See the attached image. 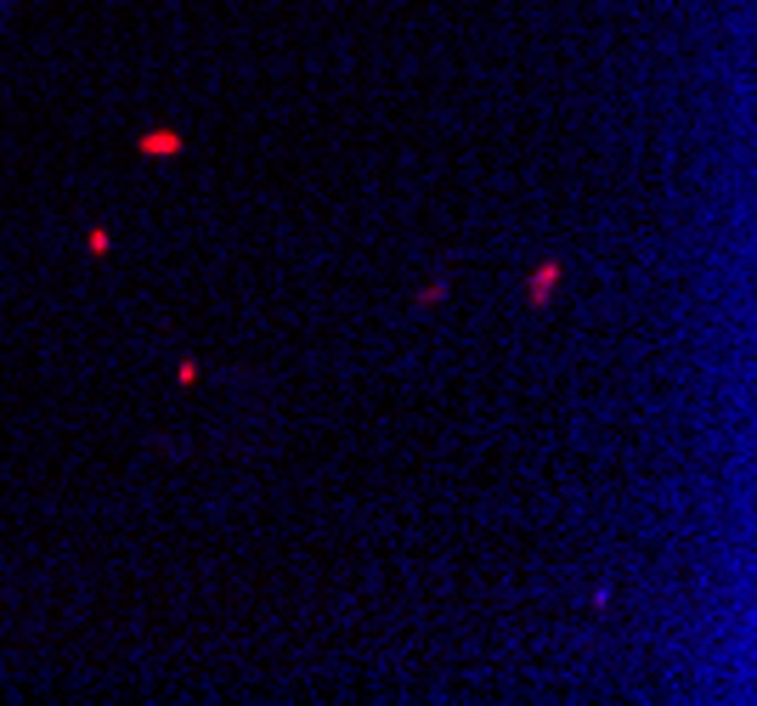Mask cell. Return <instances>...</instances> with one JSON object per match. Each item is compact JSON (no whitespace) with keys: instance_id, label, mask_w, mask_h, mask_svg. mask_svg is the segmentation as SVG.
I'll use <instances>...</instances> for the list:
<instances>
[{"instance_id":"cell-1","label":"cell","mask_w":757,"mask_h":706,"mask_svg":"<svg viewBox=\"0 0 757 706\" xmlns=\"http://www.w3.org/2000/svg\"><path fill=\"white\" fill-rule=\"evenodd\" d=\"M136 153H148V159H175L181 153V130H148L136 141Z\"/></svg>"},{"instance_id":"cell-2","label":"cell","mask_w":757,"mask_h":706,"mask_svg":"<svg viewBox=\"0 0 757 706\" xmlns=\"http://www.w3.org/2000/svg\"><path fill=\"white\" fill-rule=\"evenodd\" d=\"M554 282H559V266H554V260H543V266L532 271V289H526V295H532V306H548V300H554Z\"/></svg>"},{"instance_id":"cell-3","label":"cell","mask_w":757,"mask_h":706,"mask_svg":"<svg viewBox=\"0 0 757 706\" xmlns=\"http://www.w3.org/2000/svg\"><path fill=\"white\" fill-rule=\"evenodd\" d=\"M85 244H90V255H108V249H114V244H108V232H103V226H90V238H85Z\"/></svg>"},{"instance_id":"cell-4","label":"cell","mask_w":757,"mask_h":706,"mask_svg":"<svg viewBox=\"0 0 757 706\" xmlns=\"http://www.w3.org/2000/svg\"><path fill=\"white\" fill-rule=\"evenodd\" d=\"M447 295V282H430V289H418V306H436Z\"/></svg>"}]
</instances>
